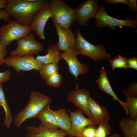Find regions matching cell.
<instances>
[{
	"label": "cell",
	"instance_id": "1",
	"mask_svg": "<svg viewBox=\"0 0 137 137\" xmlns=\"http://www.w3.org/2000/svg\"><path fill=\"white\" fill-rule=\"evenodd\" d=\"M50 2L48 0H7L4 10L19 24L30 26L37 13L49 7Z\"/></svg>",
	"mask_w": 137,
	"mask_h": 137
},
{
	"label": "cell",
	"instance_id": "2",
	"mask_svg": "<svg viewBox=\"0 0 137 137\" xmlns=\"http://www.w3.org/2000/svg\"><path fill=\"white\" fill-rule=\"evenodd\" d=\"M52 99L49 97L40 92H31L29 101L25 108L16 115L14 124L19 127L26 120L33 119L45 107L50 105Z\"/></svg>",
	"mask_w": 137,
	"mask_h": 137
},
{
	"label": "cell",
	"instance_id": "3",
	"mask_svg": "<svg viewBox=\"0 0 137 137\" xmlns=\"http://www.w3.org/2000/svg\"><path fill=\"white\" fill-rule=\"evenodd\" d=\"M76 33L74 50L78 55H85L97 62L110 58V54L102 44H99L96 46L89 42L82 36L79 28H77Z\"/></svg>",
	"mask_w": 137,
	"mask_h": 137
},
{
	"label": "cell",
	"instance_id": "4",
	"mask_svg": "<svg viewBox=\"0 0 137 137\" xmlns=\"http://www.w3.org/2000/svg\"><path fill=\"white\" fill-rule=\"evenodd\" d=\"M49 8L54 24L65 29H69L75 20L73 9L65 2L61 0L50 1Z\"/></svg>",
	"mask_w": 137,
	"mask_h": 137
},
{
	"label": "cell",
	"instance_id": "5",
	"mask_svg": "<svg viewBox=\"0 0 137 137\" xmlns=\"http://www.w3.org/2000/svg\"><path fill=\"white\" fill-rule=\"evenodd\" d=\"M31 31L30 26L22 25L14 19H11L7 24L0 26V41L7 46L13 41L26 36Z\"/></svg>",
	"mask_w": 137,
	"mask_h": 137
},
{
	"label": "cell",
	"instance_id": "6",
	"mask_svg": "<svg viewBox=\"0 0 137 137\" xmlns=\"http://www.w3.org/2000/svg\"><path fill=\"white\" fill-rule=\"evenodd\" d=\"M94 18L96 26L99 28L108 26L111 29L115 30L117 26L120 28L125 26L136 29L137 26L136 19H132L126 17L125 20H121L111 16L108 14L104 5H99Z\"/></svg>",
	"mask_w": 137,
	"mask_h": 137
},
{
	"label": "cell",
	"instance_id": "7",
	"mask_svg": "<svg viewBox=\"0 0 137 137\" xmlns=\"http://www.w3.org/2000/svg\"><path fill=\"white\" fill-rule=\"evenodd\" d=\"M4 64L8 67H12L19 74L21 71H27L35 70L40 71L44 64L37 60L33 55L21 56L10 55L5 59Z\"/></svg>",
	"mask_w": 137,
	"mask_h": 137
},
{
	"label": "cell",
	"instance_id": "8",
	"mask_svg": "<svg viewBox=\"0 0 137 137\" xmlns=\"http://www.w3.org/2000/svg\"><path fill=\"white\" fill-rule=\"evenodd\" d=\"M32 32L17 40L16 48L10 52L11 56H21L38 54L44 50L43 44L36 39Z\"/></svg>",
	"mask_w": 137,
	"mask_h": 137
},
{
	"label": "cell",
	"instance_id": "9",
	"mask_svg": "<svg viewBox=\"0 0 137 137\" xmlns=\"http://www.w3.org/2000/svg\"><path fill=\"white\" fill-rule=\"evenodd\" d=\"M99 5L97 0H87L81 3L77 8L73 9L75 20L81 26L87 25L88 20L94 18Z\"/></svg>",
	"mask_w": 137,
	"mask_h": 137
},
{
	"label": "cell",
	"instance_id": "10",
	"mask_svg": "<svg viewBox=\"0 0 137 137\" xmlns=\"http://www.w3.org/2000/svg\"><path fill=\"white\" fill-rule=\"evenodd\" d=\"M90 93L89 91L86 89H79L77 83L75 89L69 93L67 99L84 113L88 118L93 119L88 107Z\"/></svg>",
	"mask_w": 137,
	"mask_h": 137
},
{
	"label": "cell",
	"instance_id": "11",
	"mask_svg": "<svg viewBox=\"0 0 137 137\" xmlns=\"http://www.w3.org/2000/svg\"><path fill=\"white\" fill-rule=\"evenodd\" d=\"M70 115L71 127L69 132V137H78L81 130L88 125H96L94 120L85 117L83 112L78 109L75 112L68 110Z\"/></svg>",
	"mask_w": 137,
	"mask_h": 137
},
{
	"label": "cell",
	"instance_id": "12",
	"mask_svg": "<svg viewBox=\"0 0 137 137\" xmlns=\"http://www.w3.org/2000/svg\"><path fill=\"white\" fill-rule=\"evenodd\" d=\"M60 55L67 64L70 73L77 79L79 75L89 72V67L79 61L77 58L78 55L74 50L62 53Z\"/></svg>",
	"mask_w": 137,
	"mask_h": 137
},
{
	"label": "cell",
	"instance_id": "13",
	"mask_svg": "<svg viewBox=\"0 0 137 137\" xmlns=\"http://www.w3.org/2000/svg\"><path fill=\"white\" fill-rule=\"evenodd\" d=\"M54 25L58 36L57 44L59 51L66 52L74 50L76 34L72 32L70 28L65 29L56 24Z\"/></svg>",
	"mask_w": 137,
	"mask_h": 137
},
{
	"label": "cell",
	"instance_id": "14",
	"mask_svg": "<svg viewBox=\"0 0 137 137\" xmlns=\"http://www.w3.org/2000/svg\"><path fill=\"white\" fill-rule=\"evenodd\" d=\"M52 17L49 7L42 9L36 14L30 26L32 31L41 40L46 39L44 33L45 27L49 19Z\"/></svg>",
	"mask_w": 137,
	"mask_h": 137
},
{
	"label": "cell",
	"instance_id": "15",
	"mask_svg": "<svg viewBox=\"0 0 137 137\" xmlns=\"http://www.w3.org/2000/svg\"><path fill=\"white\" fill-rule=\"evenodd\" d=\"M26 137H65L69 133L61 129L48 128L40 125L38 127L33 125L25 126Z\"/></svg>",
	"mask_w": 137,
	"mask_h": 137
},
{
	"label": "cell",
	"instance_id": "16",
	"mask_svg": "<svg viewBox=\"0 0 137 137\" xmlns=\"http://www.w3.org/2000/svg\"><path fill=\"white\" fill-rule=\"evenodd\" d=\"M88 107L96 125L108 123L110 115L105 107L100 106L90 97Z\"/></svg>",
	"mask_w": 137,
	"mask_h": 137
},
{
	"label": "cell",
	"instance_id": "17",
	"mask_svg": "<svg viewBox=\"0 0 137 137\" xmlns=\"http://www.w3.org/2000/svg\"><path fill=\"white\" fill-rule=\"evenodd\" d=\"M96 81L100 89L103 91L111 96L114 100L118 102L125 111L127 116L129 112L125 103L121 101L113 90L107 77V73L104 67L100 70L99 76Z\"/></svg>",
	"mask_w": 137,
	"mask_h": 137
},
{
	"label": "cell",
	"instance_id": "18",
	"mask_svg": "<svg viewBox=\"0 0 137 137\" xmlns=\"http://www.w3.org/2000/svg\"><path fill=\"white\" fill-rule=\"evenodd\" d=\"M46 50L47 52L46 55H38L36 58L44 64L52 63L58 65L59 62L62 58L57 44L49 45Z\"/></svg>",
	"mask_w": 137,
	"mask_h": 137
},
{
	"label": "cell",
	"instance_id": "19",
	"mask_svg": "<svg viewBox=\"0 0 137 137\" xmlns=\"http://www.w3.org/2000/svg\"><path fill=\"white\" fill-rule=\"evenodd\" d=\"M50 105L43 109L37 115L36 117L41 122V126L49 128L58 129V125L52 110L50 108Z\"/></svg>",
	"mask_w": 137,
	"mask_h": 137
},
{
	"label": "cell",
	"instance_id": "20",
	"mask_svg": "<svg viewBox=\"0 0 137 137\" xmlns=\"http://www.w3.org/2000/svg\"><path fill=\"white\" fill-rule=\"evenodd\" d=\"M119 124L124 137H137V117H122Z\"/></svg>",
	"mask_w": 137,
	"mask_h": 137
},
{
	"label": "cell",
	"instance_id": "21",
	"mask_svg": "<svg viewBox=\"0 0 137 137\" xmlns=\"http://www.w3.org/2000/svg\"><path fill=\"white\" fill-rule=\"evenodd\" d=\"M52 112L59 128L69 133L71 123L68 113L64 109L52 110Z\"/></svg>",
	"mask_w": 137,
	"mask_h": 137
},
{
	"label": "cell",
	"instance_id": "22",
	"mask_svg": "<svg viewBox=\"0 0 137 137\" xmlns=\"http://www.w3.org/2000/svg\"><path fill=\"white\" fill-rule=\"evenodd\" d=\"M0 103L4 111L5 116L4 124L7 129H9L12 122V116L8 105L2 84H0Z\"/></svg>",
	"mask_w": 137,
	"mask_h": 137
},
{
	"label": "cell",
	"instance_id": "23",
	"mask_svg": "<svg viewBox=\"0 0 137 137\" xmlns=\"http://www.w3.org/2000/svg\"><path fill=\"white\" fill-rule=\"evenodd\" d=\"M124 93L126 98L125 103L128 111L130 118L131 119L137 117V97L131 96L124 91Z\"/></svg>",
	"mask_w": 137,
	"mask_h": 137
},
{
	"label": "cell",
	"instance_id": "24",
	"mask_svg": "<svg viewBox=\"0 0 137 137\" xmlns=\"http://www.w3.org/2000/svg\"><path fill=\"white\" fill-rule=\"evenodd\" d=\"M59 70L58 65L52 63L43 64L39 71L40 76L46 81L49 77L55 73L58 72Z\"/></svg>",
	"mask_w": 137,
	"mask_h": 137
},
{
	"label": "cell",
	"instance_id": "25",
	"mask_svg": "<svg viewBox=\"0 0 137 137\" xmlns=\"http://www.w3.org/2000/svg\"><path fill=\"white\" fill-rule=\"evenodd\" d=\"M127 58L119 55L113 59L110 60L109 62L113 70L116 68H128L127 63Z\"/></svg>",
	"mask_w": 137,
	"mask_h": 137
},
{
	"label": "cell",
	"instance_id": "26",
	"mask_svg": "<svg viewBox=\"0 0 137 137\" xmlns=\"http://www.w3.org/2000/svg\"><path fill=\"white\" fill-rule=\"evenodd\" d=\"M62 77L58 72H56L49 77L46 80V84L54 88L59 87L62 82Z\"/></svg>",
	"mask_w": 137,
	"mask_h": 137
},
{
	"label": "cell",
	"instance_id": "27",
	"mask_svg": "<svg viewBox=\"0 0 137 137\" xmlns=\"http://www.w3.org/2000/svg\"><path fill=\"white\" fill-rule=\"evenodd\" d=\"M111 130L108 123L100 124L97 128L95 137H108Z\"/></svg>",
	"mask_w": 137,
	"mask_h": 137
},
{
	"label": "cell",
	"instance_id": "28",
	"mask_svg": "<svg viewBox=\"0 0 137 137\" xmlns=\"http://www.w3.org/2000/svg\"><path fill=\"white\" fill-rule=\"evenodd\" d=\"M96 125H91L84 128L78 137H95L97 129Z\"/></svg>",
	"mask_w": 137,
	"mask_h": 137
},
{
	"label": "cell",
	"instance_id": "29",
	"mask_svg": "<svg viewBox=\"0 0 137 137\" xmlns=\"http://www.w3.org/2000/svg\"><path fill=\"white\" fill-rule=\"evenodd\" d=\"M7 53V46L0 41V65L4 64V57Z\"/></svg>",
	"mask_w": 137,
	"mask_h": 137
},
{
	"label": "cell",
	"instance_id": "30",
	"mask_svg": "<svg viewBox=\"0 0 137 137\" xmlns=\"http://www.w3.org/2000/svg\"><path fill=\"white\" fill-rule=\"evenodd\" d=\"M126 92L130 96L137 97V83H135L130 85L126 90H125Z\"/></svg>",
	"mask_w": 137,
	"mask_h": 137
},
{
	"label": "cell",
	"instance_id": "31",
	"mask_svg": "<svg viewBox=\"0 0 137 137\" xmlns=\"http://www.w3.org/2000/svg\"><path fill=\"white\" fill-rule=\"evenodd\" d=\"M11 75V72L9 70L0 72V84L8 81Z\"/></svg>",
	"mask_w": 137,
	"mask_h": 137
},
{
	"label": "cell",
	"instance_id": "32",
	"mask_svg": "<svg viewBox=\"0 0 137 137\" xmlns=\"http://www.w3.org/2000/svg\"><path fill=\"white\" fill-rule=\"evenodd\" d=\"M127 63L128 68H133L137 70V58L133 57L127 58Z\"/></svg>",
	"mask_w": 137,
	"mask_h": 137
},
{
	"label": "cell",
	"instance_id": "33",
	"mask_svg": "<svg viewBox=\"0 0 137 137\" xmlns=\"http://www.w3.org/2000/svg\"><path fill=\"white\" fill-rule=\"evenodd\" d=\"M11 16L4 10H0V19L8 22L10 20Z\"/></svg>",
	"mask_w": 137,
	"mask_h": 137
},
{
	"label": "cell",
	"instance_id": "34",
	"mask_svg": "<svg viewBox=\"0 0 137 137\" xmlns=\"http://www.w3.org/2000/svg\"><path fill=\"white\" fill-rule=\"evenodd\" d=\"M129 5V9L135 12L137 11V0H128Z\"/></svg>",
	"mask_w": 137,
	"mask_h": 137
},
{
	"label": "cell",
	"instance_id": "35",
	"mask_svg": "<svg viewBox=\"0 0 137 137\" xmlns=\"http://www.w3.org/2000/svg\"><path fill=\"white\" fill-rule=\"evenodd\" d=\"M105 1L109 3H122L127 5H129L128 0H106Z\"/></svg>",
	"mask_w": 137,
	"mask_h": 137
},
{
	"label": "cell",
	"instance_id": "36",
	"mask_svg": "<svg viewBox=\"0 0 137 137\" xmlns=\"http://www.w3.org/2000/svg\"><path fill=\"white\" fill-rule=\"evenodd\" d=\"M7 1V0H0V10L5 8Z\"/></svg>",
	"mask_w": 137,
	"mask_h": 137
},
{
	"label": "cell",
	"instance_id": "37",
	"mask_svg": "<svg viewBox=\"0 0 137 137\" xmlns=\"http://www.w3.org/2000/svg\"><path fill=\"white\" fill-rule=\"evenodd\" d=\"M108 137H121V136L119 133H116L111 135Z\"/></svg>",
	"mask_w": 137,
	"mask_h": 137
},
{
	"label": "cell",
	"instance_id": "38",
	"mask_svg": "<svg viewBox=\"0 0 137 137\" xmlns=\"http://www.w3.org/2000/svg\"><path fill=\"white\" fill-rule=\"evenodd\" d=\"M0 106H1V105H0Z\"/></svg>",
	"mask_w": 137,
	"mask_h": 137
}]
</instances>
